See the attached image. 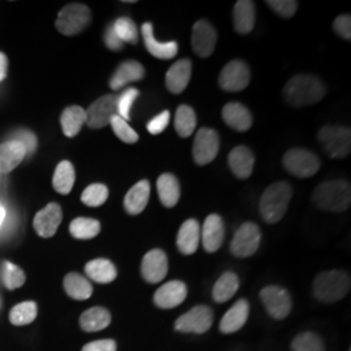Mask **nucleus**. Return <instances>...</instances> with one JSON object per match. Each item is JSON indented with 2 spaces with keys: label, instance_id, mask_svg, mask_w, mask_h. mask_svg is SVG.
<instances>
[{
  "label": "nucleus",
  "instance_id": "f257e3e1",
  "mask_svg": "<svg viewBox=\"0 0 351 351\" xmlns=\"http://www.w3.org/2000/svg\"><path fill=\"white\" fill-rule=\"evenodd\" d=\"M326 88L323 81L311 75L291 77L284 88V98L293 107L313 106L326 97Z\"/></svg>",
  "mask_w": 351,
  "mask_h": 351
},
{
  "label": "nucleus",
  "instance_id": "f03ea898",
  "mask_svg": "<svg viewBox=\"0 0 351 351\" xmlns=\"http://www.w3.org/2000/svg\"><path fill=\"white\" fill-rule=\"evenodd\" d=\"M293 197V188L287 181L274 182L265 189L259 202V213L265 223L275 224L288 211Z\"/></svg>",
  "mask_w": 351,
  "mask_h": 351
},
{
  "label": "nucleus",
  "instance_id": "7ed1b4c3",
  "mask_svg": "<svg viewBox=\"0 0 351 351\" xmlns=\"http://www.w3.org/2000/svg\"><path fill=\"white\" fill-rule=\"evenodd\" d=\"M313 201L320 210L343 213L350 207V182L346 180H332L323 182L315 189Z\"/></svg>",
  "mask_w": 351,
  "mask_h": 351
},
{
  "label": "nucleus",
  "instance_id": "20e7f679",
  "mask_svg": "<svg viewBox=\"0 0 351 351\" xmlns=\"http://www.w3.org/2000/svg\"><path fill=\"white\" fill-rule=\"evenodd\" d=\"M350 276L339 269L319 274L314 281L313 293L317 301L335 303L346 297L350 290Z\"/></svg>",
  "mask_w": 351,
  "mask_h": 351
},
{
  "label": "nucleus",
  "instance_id": "39448f33",
  "mask_svg": "<svg viewBox=\"0 0 351 351\" xmlns=\"http://www.w3.org/2000/svg\"><path fill=\"white\" fill-rule=\"evenodd\" d=\"M317 138L332 159H343L350 154L351 132L346 126H324L320 129Z\"/></svg>",
  "mask_w": 351,
  "mask_h": 351
},
{
  "label": "nucleus",
  "instance_id": "423d86ee",
  "mask_svg": "<svg viewBox=\"0 0 351 351\" xmlns=\"http://www.w3.org/2000/svg\"><path fill=\"white\" fill-rule=\"evenodd\" d=\"M91 21V11L88 5L81 3H72L65 5L59 12L56 20V29L64 36H75L84 32Z\"/></svg>",
  "mask_w": 351,
  "mask_h": 351
},
{
  "label": "nucleus",
  "instance_id": "0eeeda50",
  "mask_svg": "<svg viewBox=\"0 0 351 351\" xmlns=\"http://www.w3.org/2000/svg\"><path fill=\"white\" fill-rule=\"evenodd\" d=\"M282 164L289 173L300 178H308L317 173L320 159L306 149H290L282 158Z\"/></svg>",
  "mask_w": 351,
  "mask_h": 351
},
{
  "label": "nucleus",
  "instance_id": "6e6552de",
  "mask_svg": "<svg viewBox=\"0 0 351 351\" xmlns=\"http://www.w3.org/2000/svg\"><path fill=\"white\" fill-rule=\"evenodd\" d=\"M261 301L272 319L282 320L291 313L293 300L288 290L277 285H268L262 289Z\"/></svg>",
  "mask_w": 351,
  "mask_h": 351
},
{
  "label": "nucleus",
  "instance_id": "1a4fd4ad",
  "mask_svg": "<svg viewBox=\"0 0 351 351\" xmlns=\"http://www.w3.org/2000/svg\"><path fill=\"white\" fill-rule=\"evenodd\" d=\"M262 241V233L255 223H245L239 226L230 242V252L237 258H249L254 255Z\"/></svg>",
  "mask_w": 351,
  "mask_h": 351
},
{
  "label": "nucleus",
  "instance_id": "9d476101",
  "mask_svg": "<svg viewBox=\"0 0 351 351\" xmlns=\"http://www.w3.org/2000/svg\"><path fill=\"white\" fill-rule=\"evenodd\" d=\"M213 323V310L208 306H195L176 320L175 329L181 333L203 335L211 329Z\"/></svg>",
  "mask_w": 351,
  "mask_h": 351
},
{
  "label": "nucleus",
  "instance_id": "9b49d317",
  "mask_svg": "<svg viewBox=\"0 0 351 351\" xmlns=\"http://www.w3.org/2000/svg\"><path fill=\"white\" fill-rule=\"evenodd\" d=\"M220 149V137L215 129L201 128L194 138L193 158L198 165H207L215 160Z\"/></svg>",
  "mask_w": 351,
  "mask_h": 351
},
{
  "label": "nucleus",
  "instance_id": "f8f14e48",
  "mask_svg": "<svg viewBox=\"0 0 351 351\" xmlns=\"http://www.w3.org/2000/svg\"><path fill=\"white\" fill-rule=\"evenodd\" d=\"M250 69L242 60H232L219 75V86L228 93H239L249 86Z\"/></svg>",
  "mask_w": 351,
  "mask_h": 351
},
{
  "label": "nucleus",
  "instance_id": "ddd939ff",
  "mask_svg": "<svg viewBox=\"0 0 351 351\" xmlns=\"http://www.w3.org/2000/svg\"><path fill=\"white\" fill-rule=\"evenodd\" d=\"M86 111V124L90 129H101L110 125L116 111V95L107 94L91 103Z\"/></svg>",
  "mask_w": 351,
  "mask_h": 351
},
{
  "label": "nucleus",
  "instance_id": "4468645a",
  "mask_svg": "<svg viewBox=\"0 0 351 351\" xmlns=\"http://www.w3.org/2000/svg\"><path fill=\"white\" fill-rule=\"evenodd\" d=\"M217 33L208 21L199 20L193 26L191 46L194 52L201 58L211 56L216 47Z\"/></svg>",
  "mask_w": 351,
  "mask_h": 351
},
{
  "label": "nucleus",
  "instance_id": "2eb2a0df",
  "mask_svg": "<svg viewBox=\"0 0 351 351\" xmlns=\"http://www.w3.org/2000/svg\"><path fill=\"white\" fill-rule=\"evenodd\" d=\"M141 274L150 284H159L168 274V258L160 249L149 251L141 264Z\"/></svg>",
  "mask_w": 351,
  "mask_h": 351
},
{
  "label": "nucleus",
  "instance_id": "dca6fc26",
  "mask_svg": "<svg viewBox=\"0 0 351 351\" xmlns=\"http://www.w3.org/2000/svg\"><path fill=\"white\" fill-rule=\"evenodd\" d=\"M63 220V210L58 203H49L43 210H40L34 217V229L38 236L43 239H50L55 236L58 228Z\"/></svg>",
  "mask_w": 351,
  "mask_h": 351
},
{
  "label": "nucleus",
  "instance_id": "f3484780",
  "mask_svg": "<svg viewBox=\"0 0 351 351\" xmlns=\"http://www.w3.org/2000/svg\"><path fill=\"white\" fill-rule=\"evenodd\" d=\"M188 297V287L180 280H173L162 285L155 291L154 302L159 308L169 310L180 306Z\"/></svg>",
  "mask_w": 351,
  "mask_h": 351
},
{
  "label": "nucleus",
  "instance_id": "a211bd4d",
  "mask_svg": "<svg viewBox=\"0 0 351 351\" xmlns=\"http://www.w3.org/2000/svg\"><path fill=\"white\" fill-rule=\"evenodd\" d=\"M226 237V226L223 219L211 213L204 220V224L202 228L201 239L202 245L207 252H216L221 247Z\"/></svg>",
  "mask_w": 351,
  "mask_h": 351
},
{
  "label": "nucleus",
  "instance_id": "6ab92c4d",
  "mask_svg": "<svg viewBox=\"0 0 351 351\" xmlns=\"http://www.w3.org/2000/svg\"><path fill=\"white\" fill-rule=\"evenodd\" d=\"M141 30H142V37H143L146 50L149 51L154 58L162 59V60H169L177 55V51H178L177 42L176 40L159 42L154 36V27L151 23H145Z\"/></svg>",
  "mask_w": 351,
  "mask_h": 351
},
{
  "label": "nucleus",
  "instance_id": "aec40b11",
  "mask_svg": "<svg viewBox=\"0 0 351 351\" xmlns=\"http://www.w3.org/2000/svg\"><path fill=\"white\" fill-rule=\"evenodd\" d=\"M250 315V304L246 300H239L223 316L220 322V332L232 335L239 332L246 324Z\"/></svg>",
  "mask_w": 351,
  "mask_h": 351
},
{
  "label": "nucleus",
  "instance_id": "412c9836",
  "mask_svg": "<svg viewBox=\"0 0 351 351\" xmlns=\"http://www.w3.org/2000/svg\"><path fill=\"white\" fill-rule=\"evenodd\" d=\"M145 78V68L142 64L136 60H126L120 64L114 71L111 80L110 88L112 90H120L125 88L130 82H138Z\"/></svg>",
  "mask_w": 351,
  "mask_h": 351
},
{
  "label": "nucleus",
  "instance_id": "4be33fe9",
  "mask_svg": "<svg viewBox=\"0 0 351 351\" xmlns=\"http://www.w3.org/2000/svg\"><path fill=\"white\" fill-rule=\"evenodd\" d=\"M201 226L195 219L186 220L177 234V249L184 255H193L199 247Z\"/></svg>",
  "mask_w": 351,
  "mask_h": 351
},
{
  "label": "nucleus",
  "instance_id": "5701e85b",
  "mask_svg": "<svg viewBox=\"0 0 351 351\" xmlns=\"http://www.w3.org/2000/svg\"><path fill=\"white\" fill-rule=\"evenodd\" d=\"M228 164L233 175L241 180H246L250 177L254 171L255 158L249 147L237 146L230 151L228 156Z\"/></svg>",
  "mask_w": 351,
  "mask_h": 351
},
{
  "label": "nucleus",
  "instance_id": "b1692460",
  "mask_svg": "<svg viewBox=\"0 0 351 351\" xmlns=\"http://www.w3.org/2000/svg\"><path fill=\"white\" fill-rule=\"evenodd\" d=\"M191 78V62L181 59L176 62L165 75V85L172 94H181L188 88Z\"/></svg>",
  "mask_w": 351,
  "mask_h": 351
},
{
  "label": "nucleus",
  "instance_id": "393cba45",
  "mask_svg": "<svg viewBox=\"0 0 351 351\" xmlns=\"http://www.w3.org/2000/svg\"><path fill=\"white\" fill-rule=\"evenodd\" d=\"M221 116L226 125L237 132H247L252 125V114L249 108L237 101L226 104Z\"/></svg>",
  "mask_w": 351,
  "mask_h": 351
},
{
  "label": "nucleus",
  "instance_id": "a878e982",
  "mask_svg": "<svg viewBox=\"0 0 351 351\" xmlns=\"http://www.w3.org/2000/svg\"><path fill=\"white\" fill-rule=\"evenodd\" d=\"M151 186L147 180L137 182L126 193L124 207L129 215H139L146 208L150 199Z\"/></svg>",
  "mask_w": 351,
  "mask_h": 351
},
{
  "label": "nucleus",
  "instance_id": "bb28decb",
  "mask_svg": "<svg viewBox=\"0 0 351 351\" xmlns=\"http://www.w3.org/2000/svg\"><path fill=\"white\" fill-rule=\"evenodd\" d=\"M233 25L239 34H249L255 25V3L239 0L233 8Z\"/></svg>",
  "mask_w": 351,
  "mask_h": 351
},
{
  "label": "nucleus",
  "instance_id": "cd10ccee",
  "mask_svg": "<svg viewBox=\"0 0 351 351\" xmlns=\"http://www.w3.org/2000/svg\"><path fill=\"white\" fill-rule=\"evenodd\" d=\"M25 147L19 141H8L0 145V173L13 171L25 158Z\"/></svg>",
  "mask_w": 351,
  "mask_h": 351
},
{
  "label": "nucleus",
  "instance_id": "c85d7f7f",
  "mask_svg": "<svg viewBox=\"0 0 351 351\" xmlns=\"http://www.w3.org/2000/svg\"><path fill=\"white\" fill-rule=\"evenodd\" d=\"M156 188L159 199L164 207L172 208L180 201L181 197V188L177 177L172 173H163L159 176L156 181Z\"/></svg>",
  "mask_w": 351,
  "mask_h": 351
},
{
  "label": "nucleus",
  "instance_id": "c756f323",
  "mask_svg": "<svg viewBox=\"0 0 351 351\" xmlns=\"http://www.w3.org/2000/svg\"><path fill=\"white\" fill-rule=\"evenodd\" d=\"M85 274L95 282L110 284L116 280L117 269L111 261L98 258L85 265Z\"/></svg>",
  "mask_w": 351,
  "mask_h": 351
},
{
  "label": "nucleus",
  "instance_id": "7c9ffc66",
  "mask_svg": "<svg viewBox=\"0 0 351 351\" xmlns=\"http://www.w3.org/2000/svg\"><path fill=\"white\" fill-rule=\"evenodd\" d=\"M111 324V314L104 307H91L80 317V326L82 330L93 333L106 329Z\"/></svg>",
  "mask_w": 351,
  "mask_h": 351
},
{
  "label": "nucleus",
  "instance_id": "2f4dec72",
  "mask_svg": "<svg viewBox=\"0 0 351 351\" xmlns=\"http://www.w3.org/2000/svg\"><path fill=\"white\" fill-rule=\"evenodd\" d=\"M65 293L75 301H86L93 295V285L86 277L80 274H68L64 277Z\"/></svg>",
  "mask_w": 351,
  "mask_h": 351
},
{
  "label": "nucleus",
  "instance_id": "473e14b6",
  "mask_svg": "<svg viewBox=\"0 0 351 351\" xmlns=\"http://www.w3.org/2000/svg\"><path fill=\"white\" fill-rule=\"evenodd\" d=\"M60 124L64 134L69 138H73L80 133L84 124H86V111L80 106H71L62 113Z\"/></svg>",
  "mask_w": 351,
  "mask_h": 351
},
{
  "label": "nucleus",
  "instance_id": "72a5a7b5",
  "mask_svg": "<svg viewBox=\"0 0 351 351\" xmlns=\"http://www.w3.org/2000/svg\"><path fill=\"white\" fill-rule=\"evenodd\" d=\"M239 288V278L234 272H226L213 285V298L216 303H226L232 300Z\"/></svg>",
  "mask_w": 351,
  "mask_h": 351
},
{
  "label": "nucleus",
  "instance_id": "f704fd0d",
  "mask_svg": "<svg viewBox=\"0 0 351 351\" xmlns=\"http://www.w3.org/2000/svg\"><path fill=\"white\" fill-rule=\"evenodd\" d=\"M75 181V172L73 164L68 160H63L58 164L55 173H53V178H52V186L59 193L63 195H68Z\"/></svg>",
  "mask_w": 351,
  "mask_h": 351
},
{
  "label": "nucleus",
  "instance_id": "c9c22d12",
  "mask_svg": "<svg viewBox=\"0 0 351 351\" xmlns=\"http://www.w3.org/2000/svg\"><path fill=\"white\" fill-rule=\"evenodd\" d=\"M175 128L177 134L182 138L190 137L197 128V114L191 107L181 104L175 116Z\"/></svg>",
  "mask_w": 351,
  "mask_h": 351
},
{
  "label": "nucleus",
  "instance_id": "e433bc0d",
  "mask_svg": "<svg viewBox=\"0 0 351 351\" xmlns=\"http://www.w3.org/2000/svg\"><path fill=\"white\" fill-rule=\"evenodd\" d=\"M69 232L77 239H95L101 232V223L90 217H77L71 223Z\"/></svg>",
  "mask_w": 351,
  "mask_h": 351
},
{
  "label": "nucleus",
  "instance_id": "4c0bfd02",
  "mask_svg": "<svg viewBox=\"0 0 351 351\" xmlns=\"http://www.w3.org/2000/svg\"><path fill=\"white\" fill-rule=\"evenodd\" d=\"M38 306L36 302L26 301L19 303L10 313V322L13 326H27L36 320Z\"/></svg>",
  "mask_w": 351,
  "mask_h": 351
},
{
  "label": "nucleus",
  "instance_id": "58836bf2",
  "mask_svg": "<svg viewBox=\"0 0 351 351\" xmlns=\"http://www.w3.org/2000/svg\"><path fill=\"white\" fill-rule=\"evenodd\" d=\"M291 351H326V345L319 335L303 332L291 341Z\"/></svg>",
  "mask_w": 351,
  "mask_h": 351
},
{
  "label": "nucleus",
  "instance_id": "ea45409f",
  "mask_svg": "<svg viewBox=\"0 0 351 351\" xmlns=\"http://www.w3.org/2000/svg\"><path fill=\"white\" fill-rule=\"evenodd\" d=\"M116 36L123 43L137 45L138 43V29L136 23L129 17H120L112 24Z\"/></svg>",
  "mask_w": 351,
  "mask_h": 351
},
{
  "label": "nucleus",
  "instance_id": "a19ab883",
  "mask_svg": "<svg viewBox=\"0 0 351 351\" xmlns=\"http://www.w3.org/2000/svg\"><path fill=\"white\" fill-rule=\"evenodd\" d=\"M25 272L10 262H3L1 264V281L8 290L21 288L25 284Z\"/></svg>",
  "mask_w": 351,
  "mask_h": 351
},
{
  "label": "nucleus",
  "instance_id": "79ce46f5",
  "mask_svg": "<svg viewBox=\"0 0 351 351\" xmlns=\"http://www.w3.org/2000/svg\"><path fill=\"white\" fill-rule=\"evenodd\" d=\"M138 97V88H125L119 97H116V111H117V114L121 119H124L125 121L130 120L132 106Z\"/></svg>",
  "mask_w": 351,
  "mask_h": 351
},
{
  "label": "nucleus",
  "instance_id": "37998d69",
  "mask_svg": "<svg viewBox=\"0 0 351 351\" xmlns=\"http://www.w3.org/2000/svg\"><path fill=\"white\" fill-rule=\"evenodd\" d=\"M108 199V188L103 184H93L84 190L81 201L88 207H99Z\"/></svg>",
  "mask_w": 351,
  "mask_h": 351
},
{
  "label": "nucleus",
  "instance_id": "c03bdc74",
  "mask_svg": "<svg viewBox=\"0 0 351 351\" xmlns=\"http://www.w3.org/2000/svg\"><path fill=\"white\" fill-rule=\"evenodd\" d=\"M110 125L112 126L113 133L116 134V137L121 139L124 143L133 145L138 141L139 137L137 132L128 124V121L121 119L119 114L113 116L111 121H110Z\"/></svg>",
  "mask_w": 351,
  "mask_h": 351
},
{
  "label": "nucleus",
  "instance_id": "a18cd8bd",
  "mask_svg": "<svg viewBox=\"0 0 351 351\" xmlns=\"http://www.w3.org/2000/svg\"><path fill=\"white\" fill-rule=\"evenodd\" d=\"M265 4L282 19H290L298 8V1L295 0H267Z\"/></svg>",
  "mask_w": 351,
  "mask_h": 351
},
{
  "label": "nucleus",
  "instance_id": "49530a36",
  "mask_svg": "<svg viewBox=\"0 0 351 351\" xmlns=\"http://www.w3.org/2000/svg\"><path fill=\"white\" fill-rule=\"evenodd\" d=\"M171 120V112L169 111H163V112L156 114L155 117H152L149 124H147V130L152 136H158L160 133H163L165 128L169 124Z\"/></svg>",
  "mask_w": 351,
  "mask_h": 351
},
{
  "label": "nucleus",
  "instance_id": "de8ad7c7",
  "mask_svg": "<svg viewBox=\"0 0 351 351\" xmlns=\"http://www.w3.org/2000/svg\"><path fill=\"white\" fill-rule=\"evenodd\" d=\"M333 30L339 37L351 40V17L349 14H341L333 21Z\"/></svg>",
  "mask_w": 351,
  "mask_h": 351
},
{
  "label": "nucleus",
  "instance_id": "09e8293b",
  "mask_svg": "<svg viewBox=\"0 0 351 351\" xmlns=\"http://www.w3.org/2000/svg\"><path fill=\"white\" fill-rule=\"evenodd\" d=\"M14 141H19L25 147L26 154H30V152L33 154L37 149V137L32 132H27V130L19 132Z\"/></svg>",
  "mask_w": 351,
  "mask_h": 351
},
{
  "label": "nucleus",
  "instance_id": "8fccbe9b",
  "mask_svg": "<svg viewBox=\"0 0 351 351\" xmlns=\"http://www.w3.org/2000/svg\"><path fill=\"white\" fill-rule=\"evenodd\" d=\"M117 345L113 339H98L93 341L82 348V351H116Z\"/></svg>",
  "mask_w": 351,
  "mask_h": 351
},
{
  "label": "nucleus",
  "instance_id": "3c124183",
  "mask_svg": "<svg viewBox=\"0 0 351 351\" xmlns=\"http://www.w3.org/2000/svg\"><path fill=\"white\" fill-rule=\"evenodd\" d=\"M104 43L106 46L112 51H120L123 49L124 43L120 40V38L116 36L114 30H113L112 24L108 26L106 29V33H104Z\"/></svg>",
  "mask_w": 351,
  "mask_h": 351
},
{
  "label": "nucleus",
  "instance_id": "603ef678",
  "mask_svg": "<svg viewBox=\"0 0 351 351\" xmlns=\"http://www.w3.org/2000/svg\"><path fill=\"white\" fill-rule=\"evenodd\" d=\"M7 71H8V59L3 52H0V82H3L4 78L7 77Z\"/></svg>",
  "mask_w": 351,
  "mask_h": 351
},
{
  "label": "nucleus",
  "instance_id": "864d4df0",
  "mask_svg": "<svg viewBox=\"0 0 351 351\" xmlns=\"http://www.w3.org/2000/svg\"><path fill=\"white\" fill-rule=\"evenodd\" d=\"M4 219H5V210L0 206V226L3 224V221H4Z\"/></svg>",
  "mask_w": 351,
  "mask_h": 351
},
{
  "label": "nucleus",
  "instance_id": "5fc2aeb1",
  "mask_svg": "<svg viewBox=\"0 0 351 351\" xmlns=\"http://www.w3.org/2000/svg\"><path fill=\"white\" fill-rule=\"evenodd\" d=\"M0 306H1V301H0Z\"/></svg>",
  "mask_w": 351,
  "mask_h": 351
}]
</instances>
